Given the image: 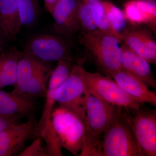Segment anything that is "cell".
<instances>
[{"mask_svg": "<svg viewBox=\"0 0 156 156\" xmlns=\"http://www.w3.org/2000/svg\"><path fill=\"white\" fill-rule=\"evenodd\" d=\"M121 108L101 100L88 90L85 105L86 141L79 156H102L101 136Z\"/></svg>", "mask_w": 156, "mask_h": 156, "instance_id": "obj_1", "label": "cell"}, {"mask_svg": "<svg viewBox=\"0 0 156 156\" xmlns=\"http://www.w3.org/2000/svg\"><path fill=\"white\" fill-rule=\"evenodd\" d=\"M79 41L107 76L122 68V43L115 37L97 29L81 31Z\"/></svg>", "mask_w": 156, "mask_h": 156, "instance_id": "obj_2", "label": "cell"}, {"mask_svg": "<svg viewBox=\"0 0 156 156\" xmlns=\"http://www.w3.org/2000/svg\"><path fill=\"white\" fill-rule=\"evenodd\" d=\"M52 71L46 63L23 52L11 93L26 97H46L48 81Z\"/></svg>", "mask_w": 156, "mask_h": 156, "instance_id": "obj_3", "label": "cell"}, {"mask_svg": "<svg viewBox=\"0 0 156 156\" xmlns=\"http://www.w3.org/2000/svg\"><path fill=\"white\" fill-rule=\"evenodd\" d=\"M51 126L62 148L79 156L86 141V122L75 113L58 106L53 109Z\"/></svg>", "mask_w": 156, "mask_h": 156, "instance_id": "obj_4", "label": "cell"}, {"mask_svg": "<svg viewBox=\"0 0 156 156\" xmlns=\"http://www.w3.org/2000/svg\"><path fill=\"white\" fill-rule=\"evenodd\" d=\"M103 156H144L131 129L129 117L121 108L101 140Z\"/></svg>", "mask_w": 156, "mask_h": 156, "instance_id": "obj_5", "label": "cell"}, {"mask_svg": "<svg viewBox=\"0 0 156 156\" xmlns=\"http://www.w3.org/2000/svg\"><path fill=\"white\" fill-rule=\"evenodd\" d=\"M82 77L89 92L108 103L129 111L142 108L144 103L128 95L113 80L98 73L87 71L83 67Z\"/></svg>", "mask_w": 156, "mask_h": 156, "instance_id": "obj_6", "label": "cell"}, {"mask_svg": "<svg viewBox=\"0 0 156 156\" xmlns=\"http://www.w3.org/2000/svg\"><path fill=\"white\" fill-rule=\"evenodd\" d=\"M23 52L46 63L61 59L73 60L70 41L60 35L40 34L32 37Z\"/></svg>", "mask_w": 156, "mask_h": 156, "instance_id": "obj_7", "label": "cell"}, {"mask_svg": "<svg viewBox=\"0 0 156 156\" xmlns=\"http://www.w3.org/2000/svg\"><path fill=\"white\" fill-rule=\"evenodd\" d=\"M83 66L74 64L69 76L56 90L58 106L75 113L86 122L85 105L88 89L82 77Z\"/></svg>", "mask_w": 156, "mask_h": 156, "instance_id": "obj_8", "label": "cell"}, {"mask_svg": "<svg viewBox=\"0 0 156 156\" xmlns=\"http://www.w3.org/2000/svg\"><path fill=\"white\" fill-rule=\"evenodd\" d=\"M39 136L38 122L34 116L0 131V156H19L28 140Z\"/></svg>", "mask_w": 156, "mask_h": 156, "instance_id": "obj_9", "label": "cell"}, {"mask_svg": "<svg viewBox=\"0 0 156 156\" xmlns=\"http://www.w3.org/2000/svg\"><path fill=\"white\" fill-rule=\"evenodd\" d=\"M129 117L131 129L144 156H156V112L143 109Z\"/></svg>", "mask_w": 156, "mask_h": 156, "instance_id": "obj_10", "label": "cell"}, {"mask_svg": "<svg viewBox=\"0 0 156 156\" xmlns=\"http://www.w3.org/2000/svg\"><path fill=\"white\" fill-rule=\"evenodd\" d=\"M78 5V0H58L51 14L54 30L69 41L81 31Z\"/></svg>", "mask_w": 156, "mask_h": 156, "instance_id": "obj_11", "label": "cell"}, {"mask_svg": "<svg viewBox=\"0 0 156 156\" xmlns=\"http://www.w3.org/2000/svg\"><path fill=\"white\" fill-rule=\"evenodd\" d=\"M122 44L150 63L156 64V43L151 32L147 28L132 26Z\"/></svg>", "mask_w": 156, "mask_h": 156, "instance_id": "obj_12", "label": "cell"}, {"mask_svg": "<svg viewBox=\"0 0 156 156\" xmlns=\"http://www.w3.org/2000/svg\"><path fill=\"white\" fill-rule=\"evenodd\" d=\"M121 49L122 68L142 81L149 88L155 89L156 81L150 63L122 44Z\"/></svg>", "mask_w": 156, "mask_h": 156, "instance_id": "obj_13", "label": "cell"}, {"mask_svg": "<svg viewBox=\"0 0 156 156\" xmlns=\"http://www.w3.org/2000/svg\"><path fill=\"white\" fill-rule=\"evenodd\" d=\"M110 77L128 95L144 103L156 106L155 92L151 91L143 82L123 69L113 73Z\"/></svg>", "mask_w": 156, "mask_h": 156, "instance_id": "obj_14", "label": "cell"}, {"mask_svg": "<svg viewBox=\"0 0 156 156\" xmlns=\"http://www.w3.org/2000/svg\"><path fill=\"white\" fill-rule=\"evenodd\" d=\"M132 26L146 24L153 31L156 30V2L155 0H130L124 5L123 11Z\"/></svg>", "mask_w": 156, "mask_h": 156, "instance_id": "obj_15", "label": "cell"}, {"mask_svg": "<svg viewBox=\"0 0 156 156\" xmlns=\"http://www.w3.org/2000/svg\"><path fill=\"white\" fill-rule=\"evenodd\" d=\"M35 98L10 94L0 100V115L18 117L22 119L33 116L37 109Z\"/></svg>", "mask_w": 156, "mask_h": 156, "instance_id": "obj_16", "label": "cell"}, {"mask_svg": "<svg viewBox=\"0 0 156 156\" xmlns=\"http://www.w3.org/2000/svg\"><path fill=\"white\" fill-rule=\"evenodd\" d=\"M22 27L17 0H0V32L4 37L15 40Z\"/></svg>", "mask_w": 156, "mask_h": 156, "instance_id": "obj_17", "label": "cell"}, {"mask_svg": "<svg viewBox=\"0 0 156 156\" xmlns=\"http://www.w3.org/2000/svg\"><path fill=\"white\" fill-rule=\"evenodd\" d=\"M68 76L67 71L62 67H56L53 70L48 81L46 101L41 119L38 122L39 131L47 128L51 122V116L56 101L55 94L58 87Z\"/></svg>", "mask_w": 156, "mask_h": 156, "instance_id": "obj_18", "label": "cell"}, {"mask_svg": "<svg viewBox=\"0 0 156 156\" xmlns=\"http://www.w3.org/2000/svg\"><path fill=\"white\" fill-rule=\"evenodd\" d=\"M78 17L81 31L97 30L104 10L101 0H78Z\"/></svg>", "mask_w": 156, "mask_h": 156, "instance_id": "obj_19", "label": "cell"}, {"mask_svg": "<svg viewBox=\"0 0 156 156\" xmlns=\"http://www.w3.org/2000/svg\"><path fill=\"white\" fill-rule=\"evenodd\" d=\"M23 51L14 48L0 54V74L3 88L14 86L17 77V69Z\"/></svg>", "mask_w": 156, "mask_h": 156, "instance_id": "obj_20", "label": "cell"}, {"mask_svg": "<svg viewBox=\"0 0 156 156\" xmlns=\"http://www.w3.org/2000/svg\"><path fill=\"white\" fill-rule=\"evenodd\" d=\"M102 3L109 22L122 43L125 35L132 26H130L124 12L114 4L108 1H102Z\"/></svg>", "mask_w": 156, "mask_h": 156, "instance_id": "obj_21", "label": "cell"}, {"mask_svg": "<svg viewBox=\"0 0 156 156\" xmlns=\"http://www.w3.org/2000/svg\"><path fill=\"white\" fill-rule=\"evenodd\" d=\"M17 6L22 26H33L38 19L40 13L37 0H17Z\"/></svg>", "mask_w": 156, "mask_h": 156, "instance_id": "obj_22", "label": "cell"}, {"mask_svg": "<svg viewBox=\"0 0 156 156\" xmlns=\"http://www.w3.org/2000/svg\"><path fill=\"white\" fill-rule=\"evenodd\" d=\"M43 139L39 136L34 139L32 143L20 153L19 156H50L46 146L43 144Z\"/></svg>", "mask_w": 156, "mask_h": 156, "instance_id": "obj_23", "label": "cell"}, {"mask_svg": "<svg viewBox=\"0 0 156 156\" xmlns=\"http://www.w3.org/2000/svg\"><path fill=\"white\" fill-rule=\"evenodd\" d=\"M97 29L101 31L102 32L104 33L115 37L121 42L119 38V36L118 35L115 31L113 29L110 23L109 22L107 18L105 13H104L103 16H102L100 23L98 26Z\"/></svg>", "mask_w": 156, "mask_h": 156, "instance_id": "obj_24", "label": "cell"}, {"mask_svg": "<svg viewBox=\"0 0 156 156\" xmlns=\"http://www.w3.org/2000/svg\"><path fill=\"white\" fill-rule=\"evenodd\" d=\"M18 117L0 115V131L20 123Z\"/></svg>", "mask_w": 156, "mask_h": 156, "instance_id": "obj_25", "label": "cell"}, {"mask_svg": "<svg viewBox=\"0 0 156 156\" xmlns=\"http://www.w3.org/2000/svg\"><path fill=\"white\" fill-rule=\"evenodd\" d=\"M58 0H44L45 8L47 11L50 12V14L52 13L53 7Z\"/></svg>", "mask_w": 156, "mask_h": 156, "instance_id": "obj_26", "label": "cell"}, {"mask_svg": "<svg viewBox=\"0 0 156 156\" xmlns=\"http://www.w3.org/2000/svg\"><path fill=\"white\" fill-rule=\"evenodd\" d=\"M5 38L0 32V53H2L4 44V39Z\"/></svg>", "mask_w": 156, "mask_h": 156, "instance_id": "obj_27", "label": "cell"}, {"mask_svg": "<svg viewBox=\"0 0 156 156\" xmlns=\"http://www.w3.org/2000/svg\"><path fill=\"white\" fill-rule=\"evenodd\" d=\"M9 94H10V92L0 90V100H2L3 98H5L6 96H8Z\"/></svg>", "mask_w": 156, "mask_h": 156, "instance_id": "obj_28", "label": "cell"}, {"mask_svg": "<svg viewBox=\"0 0 156 156\" xmlns=\"http://www.w3.org/2000/svg\"><path fill=\"white\" fill-rule=\"evenodd\" d=\"M0 54H1V53H0ZM2 88V78H1V74H0V89Z\"/></svg>", "mask_w": 156, "mask_h": 156, "instance_id": "obj_29", "label": "cell"}]
</instances>
